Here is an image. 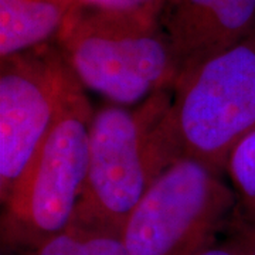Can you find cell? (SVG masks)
I'll list each match as a JSON object with an SVG mask.
<instances>
[{"label": "cell", "instance_id": "obj_1", "mask_svg": "<svg viewBox=\"0 0 255 255\" xmlns=\"http://www.w3.org/2000/svg\"><path fill=\"white\" fill-rule=\"evenodd\" d=\"M255 130V31L186 73L150 137L156 170L196 159L224 172L230 152Z\"/></svg>", "mask_w": 255, "mask_h": 255}, {"label": "cell", "instance_id": "obj_2", "mask_svg": "<svg viewBox=\"0 0 255 255\" xmlns=\"http://www.w3.org/2000/svg\"><path fill=\"white\" fill-rule=\"evenodd\" d=\"M54 44L84 87L110 104L135 107L173 88L177 63L160 20L78 4Z\"/></svg>", "mask_w": 255, "mask_h": 255}, {"label": "cell", "instance_id": "obj_3", "mask_svg": "<svg viewBox=\"0 0 255 255\" xmlns=\"http://www.w3.org/2000/svg\"><path fill=\"white\" fill-rule=\"evenodd\" d=\"M172 90L156 92L135 107L105 102L94 110L87 180L71 226L122 237L130 213L159 174L150 137Z\"/></svg>", "mask_w": 255, "mask_h": 255}, {"label": "cell", "instance_id": "obj_4", "mask_svg": "<svg viewBox=\"0 0 255 255\" xmlns=\"http://www.w3.org/2000/svg\"><path fill=\"white\" fill-rule=\"evenodd\" d=\"M94 110L75 78L44 143L1 204V238L11 250L34 246L73 224L87 180Z\"/></svg>", "mask_w": 255, "mask_h": 255}, {"label": "cell", "instance_id": "obj_5", "mask_svg": "<svg viewBox=\"0 0 255 255\" xmlns=\"http://www.w3.org/2000/svg\"><path fill=\"white\" fill-rule=\"evenodd\" d=\"M236 201L221 170L189 157L174 160L149 184L122 240L130 255H194L214 244Z\"/></svg>", "mask_w": 255, "mask_h": 255}, {"label": "cell", "instance_id": "obj_6", "mask_svg": "<svg viewBox=\"0 0 255 255\" xmlns=\"http://www.w3.org/2000/svg\"><path fill=\"white\" fill-rule=\"evenodd\" d=\"M75 80L54 41L0 58V201L9 199Z\"/></svg>", "mask_w": 255, "mask_h": 255}, {"label": "cell", "instance_id": "obj_7", "mask_svg": "<svg viewBox=\"0 0 255 255\" xmlns=\"http://www.w3.org/2000/svg\"><path fill=\"white\" fill-rule=\"evenodd\" d=\"M160 24L179 77L255 31V0H164Z\"/></svg>", "mask_w": 255, "mask_h": 255}, {"label": "cell", "instance_id": "obj_8", "mask_svg": "<svg viewBox=\"0 0 255 255\" xmlns=\"http://www.w3.org/2000/svg\"><path fill=\"white\" fill-rule=\"evenodd\" d=\"M77 0H0V58L54 41Z\"/></svg>", "mask_w": 255, "mask_h": 255}, {"label": "cell", "instance_id": "obj_9", "mask_svg": "<svg viewBox=\"0 0 255 255\" xmlns=\"http://www.w3.org/2000/svg\"><path fill=\"white\" fill-rule=\"evenodd\" d=\"M14 251L17 255H130L122 237L74 226Z\"/></svg>", "mask_w": 255, "mask_h": 255}, {"label": "cell", "instance_id": "obj_10", "mask_svg": "<svg viewBox=\"0 0 255 255\" xmlns=\"http://www.w3.org/2000/svg\"><path fill=\"white\" fill-rule=\"evenodd\" d=\"M224 172L247 214L255 216V130L248 133L230 152Z\"/></svg>", "mask_w": 255, "mask_h": 255}, {"label": "cell", "instance_id": "obj_11", "mask_svg": "<svg viewBox=\"0 0 255 255\" xmlns=\"http://www.w3.org/2000/svg\"><path fill=\"white\" fill-rule=\"evenodd\" d=\"M84 7L136 16V17L160 20L164 0H77Z\"/></svg>", "mask_w": 255, "mask_h": 255}, {"label": "cell", "instance_id": "obj_12", "mask_svg": "<svg viewBox=\"0 0 255 255\" xmlns=\"http://www.w3.org/2000/svg\"><path fill=\"white\" fill-rule=\"evenodd\" d=\"M238 231L233 240L244 255H255V216L247 214L244 220H240Z\"/></svg>", "mask_w": 255, "mask_h": 255}, {"label": "cell", "instance_id": "obj_13", "mask_svg": "<svg viewBox=\"0 0 255 255\" xmlns=\"http://www.w3.org/2000/svg\"><path fill=\"white\" fill-rule=\"evenodd\" d=\"M194 255H244L243 251L238 248V246L233 241L228 244H223V246H210L204 250H201Z\"/></svg>", "mask_w": 255, "mask_h": 255}]
</instances>
